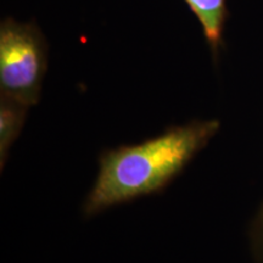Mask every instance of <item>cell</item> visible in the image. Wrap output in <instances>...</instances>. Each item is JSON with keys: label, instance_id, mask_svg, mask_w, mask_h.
Masks as SVG:
<instances>
[{"label": "cell", "instance_id": "1", "mask_svg": "<svg viewBox=\"0 0 263 263\" xmlns=\"http://www.w3.org/2000/svg\"><path fill=\"white\" fill-rule=\"evenodd\" d=\"M217 120L192 121L137 145L106 150L83 203L85 216L163 189L218 133Z\"/></svg>", "mask_w": 263, "mask_h": 263}, {"label": "cell", "instance_id": "2", "mask_svg": "<svg viewBox=\"0 0 263 263\" xmlns=\"http://www.w3.org/2000/svg\"><path fill=\"white\" fill-rule=\"evenodd\" d=\"M48 47L37 26L4 20L0 26V91L33 106L39 101Z\"/></svg>", "mask_w": 263, "mask_h": 263}, {"label": "cell", "instance_id": "3", "mask_svg": "<svg viewBox=\"0 0 263 263\" xmlns=\"http://www.w3.org/2000/svg\"><path fill=\"white\" fill-rule=\"evenodd\" d=\"M29 106L5 95L0 97V167L4 168L9 151L26 122Z\"/></svg>", "mask_w": 263, "mask_h": 263}, {"label": "cell", "instance_id": "4", "mask_svg": "<svg viewBox=\"0 0 263 263\" xmlns=\"http://www.w3.org/2000/svg\"><path fill=\"white\" fill-rule=\"evenodd\" d=\"M201 25L203 34L213 54L222 44L227 8L226 0H184Z\"/></svg>", "mask_w": 263, "mask_h": 263}, {"label": "cell", "instance_id": "5", "mask_svg": "<svg viewBox=\"0 0 263 263\" xmlns=\"http://www.w3.org/2000/svg\"><path fill=\"white\" fill-rule=\"evenodd\" d=\"M251 240L256 259L258 263H263V206L252 228Z\"/></svg>", "mask_w": 263, "mask_h": 263}]
</instances>
